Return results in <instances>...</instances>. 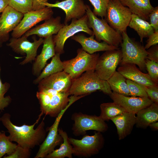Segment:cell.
I'll return each instance as SVG.
<instances>
[{
  "label": "cell",
  "mask_w": 158,
  "mask_h": 158,
  "mask_svg": "<svg viewBox=\"0 0 158 158\" xmlns=\"http://www.w3.org/2000/svg\"><path fill=\"white\" fill-rule=\"evenodd\" d=\"M43 114L41 112L36 122L30 125L24 124L18 126L14 124L11 121V115L8 113L4 114L0 118V121L8 130L9 133L8 137L11 141L15 142L18 145L30 150L36 146H40L46 136L44 118L36 129L34 128Z\"/></svg>",
  "instance_id": "1"
},
{
  "label": "cell",
  "mask_w": 158,
  "mask_h": 158,
  "mask_svg": "<svg viewBox=\"0 0 158 158\" xmlns=\"http://www.w3.org/2000/svg\"><path fill=\"white\" fill-rule=\"evenodd\" d=\"M98 90L109 95L112 92L107 81L100 78L95 71H90L72 80L69 93L70 95L87 96Z\"/></svg>",
  "instance_id": "2"
},
{
  "label": "cell",
  "mask_w": 158,
  "mask_h": 158,
  "mask_svg": "<svg viewBox=\"0 0 158 158\" xmlns=\"http://www.w3.org/2000/svg\"><path fill=\"white\" fill-rule=\"evenodd\" d=\"M86 14L87 17L88 26L92 29L97 41L102 40L109 45L119 47L123 40L120 33L112 28L105 19L98 18L88 5Z\"/></svg>",
  "instance_id": "3"
},
{
  "label": "cell",
  "mask_w": 158,
  "mask_h": 158,
  "mask_svg": "<svg viewBox=\"0 0 158 158\" xmlns=\"http://www.w3.org/2000/svg\"><path fill=\"white\" fill-rule=\"evenodd\" d=\"M77 52L75 57L63 61V71L68 73L72 80L79 77L85 72L95 71L99 56V54H89L82 48L78 49Z\"/></svg>",
  "instance_id": "4"
},
{
  "label": "cell",
  "mask_w": 158,
  "mask_h": 158,
  "mask_svg": "<svg viewBox=\"0 0 158 158\" xmlns=\"http://www.w3.org/2000/svg\"><path fill=\"white\" fill-rule=\"evenodd\" d=\"M121 34L123 40L121 44L122 54L121 63H133L137 65L141 70H144L147 54L146 49L139 42L130 38L126 31Z\"/></svg>",
  "instance_id": "5"
},
{
  "label": "cell",
  "mask_w": 158,
  "mask_h": 158,
  "mask_svg": "<svg viewBox=\"0 0 158 158\" xmlns=\"http://www.w3.org/2000/svg\"><path fill=\"white\" fill-rule=\"evenodd\" d=\"M102 133H95L92 135H85L80 140L69 138L73 150V155L87 158L98 154L103 148L104 143Z\"/></svg>",
  "instance_id": "6"
},
{
  "label": "cell",
  "mask_w": 158,
  "mask_h": 158,
  "mask_svg": "<svg viewBox=\"0 0 158 158\" xmlns=\"http://www.w3.org/2000/svg\"><path fill=\"white\" fill-rule=\"evenodd\" d=\"M132 14L119 0H110L105 19L112 28L121 34L126 31Z\"/></svg>",
  "instance_id": "7"
},
{
  "label": "cell",
  "mask_w": 158,
  "mask_h": 158,
  "mask_svg": "<svg viewBox=\"0 0 158 158\" xmlns=\"http://www.w3.org/2000/svg\"><path fill=\"white\" fill-rule=\"evenodd\" d=\"M87 21L86 14L80 19L72 20L69 25H65L56 35L53 36L56 54H63L66 40L78 32H83L90 35H94L92 30L88 26Z\"/></svg>",
  "instance_id": "8"
},
{
  "label": "cell",
  "mask_w": 158,
  "mask_h": 158,
  "mask_svg": "<svg viewBox=\"0 0 158 158\" xmlns=\"http://www.w3.org/2000/svg\"><path fill=\"white\" fill-rule=\"evenodd\" d=\"M77 99L73 96L70 97L69 102L66 107L62 110L56 117L53 124L47 128L49 132L44 140L40 145L39 150L35 158H44L52 152L57 146L60 145L63 142V138L59 134L58 130L60 122L66 110Z\"/></svg>",
  "instance_id": "9"
},
{
  "label": "cell",
  "mask_w": 158,
  "mask_h": 158,
  "mask_svg": "<svg viewBox=\"0 0 158 158\" xmlns=\"http://www.w3.org/2000/svg\"><path fill=\"white\" fill-rule=\"evenodd\" d=\"M71 118L74 121L72 130L75 136L84 135L87 131L90 130L104 133L108 128L105 121L99 116L75 112L72 115Z\"/></svg>",
  "instance_id": "10"
},
{
  "label": "cell",
  "mask_w": 158,
  "mask_h": 158,
  "mask_svg": "<svg viewBox=\"0 0 158 158\" xmlns=\"http://www.w3.org/2000/svg\"><path fill=\"white\" fill-rule=\"evenodd\" d=\"M122 59L121 49L106 51L99 56L96 65L95 72L100 78L107 81L116 71Z\"/></svg>",
  "instance_id": "11"
},
{
  "label": "cell",
  "mask_w": 158,
  "mask_h": 158,
  "mask_svg": "<svg viewBox=\"0 0 158 158\" xmlns=\"http://www.w3.org/2000/svg\"><path fill=\"white\" fill-rule=\"evenodd\" d=\"M27 38L24 35L18 38L12 37L10 39L9 42L7 44L16 53L22 55H26L25 59L20 63L21 65L31 63L35 60L37 49L43 44L44 40L43 38L40 37L37 40L34 37L33 42H30Z\"/></svg>",
  "instance_id": "12"
},
{
  "label": "cell",
  "mask_w": 158,
  "mask_h": 158,
  "mask_svg": "<svg viewBox=\"0 0 158 158\" xmlns=\"http://www.w3.org/2000/svg\"><path fill=\"white\" fill-rule=\"evenodd\" d=\"M53 14L51 8L47 6L24 13L19 24L13 30L12 37L18 38L21 37L37 23L52 17Z\"/></svg>",
  "instance_id": "13"
},
{
  "label": "cell",
  "mask_w": 158,
  "mask_h": 158,
  "mask_svg": "<svg viewBox=\"0 0 158 158\" xmlns=\"http://www.w3.org/2000/svg\"><path fill=\"white\" fill-rule=\"evenodd\" d=\"M45 6L50 8L57 7L63 10L66 13L64 24L68 25V23L73 19H78L85 14L87 5L83 0H65L57 1L54 4L47 2Z\"/></svg>",
  "instance_id": "14"
},
{
  "label": "cell",
  "mask_w": 158,
  "mask_h": 158,
  "mask_svg": "<svg viewBox=\"0 0 158 158\" xmlns=\"http://www.w3.org/2000/svg\"><path fill=\"white\" fill-rule=\"evenodd\" d=\"M109 96L114 102L120 106L126 111L135 114L153 102L149 97L126 96L113 92Z\"/></svg>",
  "instance_id": "15"
},
{
  "label": "cell",
  "mask_w": 158,
  "mask_h": 158,
  "mask_svg": "<svg viewBox=\"0 0 158 158\" xmlns=\"http://www.w3.org/2000/svg\"><path fill=\"white\" fill-rule=\"evenodd\" d=\"M0 16V39L6 42L9 38V32L19 24L24 14L18 12L8 6Z\"/></svg>",
  "instance_id": "16"
},
{
  "label": "cell",
  "mask_w": 158,
  "mask_h": 158,
  "mask_svg": "<svg viewBox=\"0 0 158 158\" xmlns=\"http://www.w3.org/2000/svg\"><path fill=\"white\" fill-rule=\"evenodd\" d=\"M72 80L69 75L63 71L42 79L38 84V89L49 88L59 92H69Z\"/></svg>",
  "instance_id": "17"
},
{
  "label": "cell",
  "mask_w": 158,
  "mask_h": 158,
  "mask_svg": "<svg viewBox=\"0 0 158 158\" xmlns=\"http://www.w3.org/2000/svg\"><path fill=\"white\" fill-rule=\"evenodd\" d=\"M117 71L126 79L145 86H154L158 84L153 82L148 74L142 72L135 64L130 63H120Z\"/></svg>",
  "instance_id": "18"
},
{
  "label": "cell",
  "mask_w": 158,
  "mask_h": 158,
  "mask_svg": "<svg viewBox=\"0 0 158 158\" xmlns=\"http://www.w3.org/2000/svg\"><path fill=\"white\" fill-rule=\"evenodd\" d=\"M61 17H52L46 20L44 22L35 28L30 29L24 35L28 37L33 35H36L40 37L44 38L56 34L65 25L61 23Z\"/></svg>",
  "instance_id": "19"
},
{
  "label": "cell",
  "mask_w": 158,
  "mask_h": 158,
  "mask_svg": "<svg viewBox=\"0 0 158 158\" xmlns=\"http://www.w3.org/2000/svg\"><path fill=\"white\" fill-rule=\"evenodd\" d=\"M43 44L42 51L34 60L32 69V74L37 77L45 67L47 61L56 54L53 36L44 38Z\"/></svg>",
  "instance_id": "20"
},
{
  "label": "cell",
  "mask_w": 158,
  "mask_h": 158,
  "mask_svg": "<svg viewBox=\"0 0 158 158\" xmlns=\"http://www.w3.org/2000/svg\"><path fill=\"white\" fill-rule=\"evenodd\" d=\"M94 35L87 37L82 34L74 35L71 37V39L80 43L82 49L90 54L99 51L119 49V47L109 45L105 42H100L94 38Z\"/></svg>",
  "instance_id": "21"
},
{
  "label": "cell",
  "mask_w": 158,
  "mask_h": 158,
  "mask_svg": "<svg viewBox=\"0 0 158 158\" xmlns=\"http://www.w3.org/2000/svg\"><path fill=\"white\" fill-rule=\"evenodd\" d=\"M115 124L119 140L125 138L131 133L136 123L135 114L125 111L112 118Z\"/></svg>",
  "instance_id": "22"
},
{
  "label": "cell",
  "mask_w": 158,
  "mask_h": 158,
  "mask_svg": "<svg viewBox=\"0 0 158 158\" xmlns=\"http://www.w3.org/2000/svg\"><path fill=\"white\" fill-rule=\"evenodd\" d=\"M158 103L153 102L139 111L136 114L137 127L146 129L152 123L158 120Z\"/></svg>",
  "instance_id": "23"
},
{
  "label": "cell",
  "mask_w": 158,
  "mask_h": 158,
  "mask_svg": "<svg viewBox=\"0 0 158 158\" xmlns=\"http://www.w3.org/2000/svg\"><path fill=\"white\" fill-rule=\"evenodd\" d=\"M122 5L127 7L133 14L145 20H149V16L154 8L150 0H119Z\"/></svg>",
  "instance_id": "24"
},
{
  "label": "cell",
  "mask_w": 158,
  "mask_h": 158,
  "mask_svg": "<svg viewBox=\"0 0 158 158\" xmlns=\"http://www.w3.org/2000/svg\"><path fill=\"white\" fill-rule=\"evenodd\" d=\"M59 134L63 138V142L58 149L54 150L46 156V158H64L66 157L72 158L74 150L70 143L69 138L66 132L61 128H58Z\"/></svg>",
  "instance_id": "25"
},
{
  "label": "cell",
  "mask_w": 158,
  "mask_h": 158,
  "mask_svg": "<svg viewBox=\"0 0 158 158\" xmlns=\"http://www.w3.org/2000/svg\"><path fill=\"white\" fill-rule=\"evenodd\" d=\"M128 26L137 32L141 42H142L144 38L148 37L154 32V29L149 22L133 13Z\"/></svg>",
  "instance_id": "26"
},
{
  "label": "cell",
  "mask_w": 158,
  "mask_h": 158,
  "mask_svg": "<svg viewBox=\"0 0 158 158\" xmlns=\"http://www.w3.org/2000/svg\"><path fill=\"white\" fill-rule=\"evenodd\" d=\"M60 54H56L52 57L51 62L42 70L40 75L33 81L34 84H38L43 79L53 74L61 71L63 70V61L60 59Z\"/></svg>",
  "instance_id": "27"
},
{
  "label": "cell",
  "mask_w": 158,
  "mask_h": 158,
  "mask_svg": "<svg viewBox=\"0 0 158 158\" xmlns=\"http://www.w3.org/2000/svg\"><path fill=\"white\" fill-rule=\"evenodd\" d=\"M126 78L118 71H116L107 80L113 92L126 96H130Z\"/></svg>",
  "instance_id": "28"
},
{
  "label": "cell",
  "mask_w": 158,
  "mask_h": 158,
  "mask_svg": "<svg viewBox=\"0 0 158 158\" xmlns=\"http://www.w3.org/2000/svg\"><path fill=\"white\" fill-rule=\"evenodd\" d=\"M100 107V114L99 116L104 121H108L113 118L126 111L123 108L114 102L102 103Z\"/></svg>",
  "instance_id": "29"
},
{
  "label": "cell",
  "mask_w": 158,
  "mask_h": 158,
  "mask_svg": "<svg viewBox=\"0 0 158 158\" xmlns=\"http://www.w3.org/2000/svg\"><path fill=\"white\" fill-rule=\"evenodd\" d=\"M17 145L13 143L4 131L0 132V158L6 154H11L15 150Z\"/></svg>",
  "instance_id": "30"
},
{
  "label": "cell",
  "mask_w": 158,
  "mask_h": 158,
  "mask_svg": "<svg viewBox=\"0 0 158 158\" xmlns=\"http://www.w3.org/2000/svg\"><path fill=\"white\" fill-rule=\"evenodd\" d=\"M8 6L23 14L32 11V0H8Z\"/></svg>",
  "instance_id": "31"
},
{
  "label": "cell",
  "mask_w": 158,
  "mask_h": 158,
  "mask_svg": "<svg viewBox=\"0 0 158 158\" xmlns=\"http://www.w3.org/2000/svg\"><path fill=\"white\" fill-rule=\"evenodd\" d=\"M1 69L0 67V75ZM10 84L5 82L3 83L0 76V114L7 107L11 102L12 99L9 96L4 97L5 94L10 87Z\"/></svg>",
  "instance_id": "32"
},
{
  "label": "cell",
  "mask_w": 158,
  "mask_h": 158,
  "mask_svg": "<svg viewBox=\"0 0 158 158\" xmlns=\"http://www.w3.org/2000/svg\"><path fill=\"white\" fill-rule=\"evenodd\" d=\"M94 7V13L103 18L105 17L107 7L110 0H88Z\"/></svg>",
  "instance_id": "33"
},
{
  "label": "cell",
  "mask_w": 158,
  "mask_h": 158,
  "mask_svg": "<svg viewBox=\"0 0 158 158\" xmlns=\"http://www.w3.org/2000/svg\"><path fill=\"white\" fill-rule=\"evenodd\" d=\"M126 81L129 90L130 96L148 97L146 92L140 84L128 79H126Z\"/></svg>",
  "instance_id": "34"
},
{
  "label": "cell",
  "mask_w": 158,
  "mask_h": 158,
  "mask_svg": "<svg viewBox=\"0 0 158 158\" xmlns=\"http://www.w3.org/2000/svg\"><path fill=\"white\" fill-rule=\"evenodd\" d=\"M145 66L148 74L152 80L155 83H158V63L146 59Z\"/></svg>",
  "instance_id": "35"
},
{
  "label": "cell",
  "mask_w": 158,
  "mask_h": 158,
  "mask_svg": "<svg viewBox=\"0 0 158 158\" xmlns=\"http://www.w3.org/2000/svg\"><path fill=\"white\" fill-rule=\"evenodd\" d=\"M30 149L24 148L17 145L15 151L11 154L4 157V158H28L30 155Z\"/></svg>",
  "instance_id": "36"
},
{
  "label": "cell",
  "mask_w": 158,
  "mask_h": 158,
  "mask_svg": "<svg viewBox=\"0 0 158 158\" xmlns=\"http://www.w3.org/2000/svg\"><path fill=\"white\" fill-rule=\"evenodd\" d=\"M140 85L146 92L148 97L153 102L158 103V85L154 86H145Z\"/></svg>",
  "instance_id": "37"
},
{
  "label": "cell",
  "mask_w": 158,
  "mask_h": 158,
  "mask_svg": "<svg viewBox=\"0 0 158 158\" xmlns=\"http://www.w3.org/2000/svg\"><path fill=\"white\" fill-rule=\"evenodd\" d=\"M150 23L154 31L158 30V6L154 8L149 16Z\"/></svg>",
  "instance_id": "38"
},
{
  "label": "cell",
  "mask_w": 158,
  "mask_h": 158,
  "mask_svg": "<svg viewBox=\"0 0 158 158\" xmlns=\"http://www.w3.org/2000/svg\"><path fill=\"white\" fill-rule=\"evenodd\" d=\"M147 49V59L158 63V45L152 46Z\"/></svg>",
  "instance_id": "39"
},
{
  "label": "cell",
  "mask_w": 158,
  "mask_h": 158,
  "mask_svg": "<svg viewBox=\"0 0 158 158\" xmlns=\"http://www.w3.org/2000/svg\"><path fill=\"white\" fill-rule=\"evenodd\" d=\"M147 43L144 47L146 49H147L151 46L158 43V30L154 31L148 37Z\"/></svg>",
  "instance_id": "40"
},
{
  "label": "cell",
  "mask_w": 158,
  "mask_h": 158,
  "mask_svg": "<svg viewBox=\"0 0 158 158\" xmlns=\"http://www.w3.org/2000/svg\"><path fill=\"white\" fill-rule=\"evenodd\" d=\"M49 0H32L33 3L32 10L36 11L44 8L46 6L44 4Z\"/></svg>",
  "instance_id": "41"
},
{
  "label": "cell",
  "mask_w": 158,
  "mask_h": 158,
  "mask_svg": "<svg viewBox=\"0 0 158 158\" xmlns=\"http://www.w3.org/2000/svg\"><path fill=\"white\" fill-rule=\"evenodd\" d=\"M8 0H0V13L8 6Z\"/></svg>",
  "instance_id": "42"
},
{
  "label": "cell",
  "mask_w": 158,
  "mask_h": 158,
  "mask_svg": "<svg viewBox=\"0 0 158 158\" xmlns=\"http://www.w3.org/2000/svg\"><path fill=\"white\" fill-rule=\"evenodd\" d=\"M149 126L152 128L157 130L158 129V122L156 121L153 122L150 124Z\"/></svg>",
  "instance_id": "43"
},
{
  "label": "cell",
  "mask_w": 158,
  "mask_h": 158,
  "mask_svg": "<svg viewBox=\"0 0 158 158\" xmlns=\"http://www.w3.org/2000/svg\"><path fill=\"white\" fill-rule=\"evenodd\" d=\"M3 42L0 39V48L2 46Z\"/></svg>",
  "instance_id": "44"
}]
</instances>
